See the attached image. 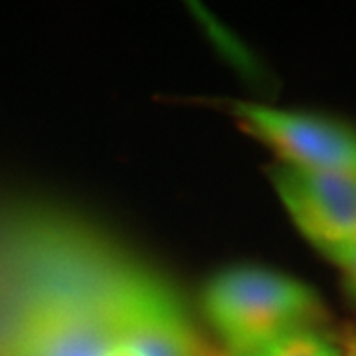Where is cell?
Instances as JSON below:
<instances>
[{
  "mask_svg": "<svg viewBox=\"0 0 356 356\" xmlns=\"http://www.w3.org/2000/svg\"><path fill=\"white\" fill-rule=\"evenodd\" d=\"M226 109L248 135L275 151L281 165L356 177V131L348 125L255 102L232 99Z\"/></svg>",
  "mask_w": 356,
  "mask_h": 356,
  "instance_id": "obj_2",
  "label": "cell"
},
{
  "mask_svg": "<svg viewBox=\"0 0 356 356\" xmlns=\"http://www.w3.org/2000/svg\"><path fill=\"white\" fill-rule=\"evenodd\" d=\"M107 318L121 356H202L182 309L149 281H123L107 303Z\"/></svg>",
  "mask_w": 356,
  "mask_h": 356,
  "instance_id": "obj_3",
  "label": "cell"
},
{
  "mask_svg": "<svg viewBox=\"0 0 356 356\" xmlns=\"http://www.w3.org/2000/svg\"><path fill=\"white\" fill-rule=\"evenodd\" d=\"M0 356H8L6 355V350H4V346H0Z\"/></svg>",
  "mask_w": 356,
  "mask_h": 356,
  "instance_id": "obj_8",
  "label": "cell"
},
{
  "mask_svg": "<svg viewBox=\"0 0 356 356\" xmlns=\"http://www.w3.org/2000/svg\"><path fill=\"white\" fill-rule=\"evenodd\" d=\"M269 178L299 232L315 248L356 236V177L271 166Z\"/></svg>",
  "mask_w": 356,
  "mask_h": 356,
  "instance_id": "obj_5",
  "label": "cell"
},
{
  "mask_svg": "<svg viewBox=\"0 0 356 356\" xmlns=\"http://www.w3.org/2000/svg\"><path fill=\"white\" fill-rule=\"evenodd\" d=\"M228 356H348L317 327H295L248 344Z\"/></svg>",
  "mask_w": 356,
  "mask_h": 356,
  "instance_id": "obj_6",
  "label": "cell"
},
{
  "mask_svg": "<svg viewBox=\"0 0 356 356\" xmlns=\"http://www.w3.org/2000/svg\"><path fill=\"white\" fill-rule=\"evenodd\" d=\"M317 250H321L334 266L343 271L356 289V236L348 238V240H343V242L321 245Z\"/></svg>",
  "mask_w": 356,
  "mask_h": 356,
  "instance_id": "obj_7",
  "label": "cell"
},
{
  "mask_svg": "<svg viewBox=\"0 0 356 356\" xmlns=\"http://www.w3.org/2000/svg\"><path fill=\"white\" fill-rule=\"evenodd\" d=\"M202 311L228 350L295 327H317L323 303L309 285L264 267H232L202 293Z\"/></svg>",
  "mask_w": 356,
  "mask_h": 356,
  "instance_id": "obj_1",
  "label": "cell"
},
{
  "mask_svg": "<svg viewBox=\"0 0 356 356\" xmlns=\"http://www.w3.org/2000/svg\"><path fill=\"white\" fill-rule=\"evenodd\" d=\"M4 350L8 356H121L102 307L64 301L26 303Z\"/></svg>",
  "mask_w": 356,
  "mask_h": 356,
  "instance_id": "obj_4",
  "label": "cell"
}]
</instances>
